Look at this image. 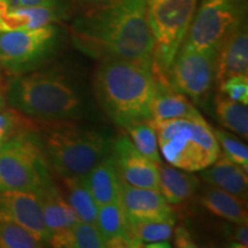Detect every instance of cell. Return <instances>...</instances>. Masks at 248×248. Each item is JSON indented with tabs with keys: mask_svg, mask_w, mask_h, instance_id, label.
I'll list each match as a JSON object with an SVG mask.
<instances>
[{
	"mask_svg": "<svg viewBox=\"0 0 248 248\" xmlns=\"http://www.w3.org/2000/svg\"><path fill=\"white\" fill-rule=\"evenodd\" d=\"M245 0H201L181 47L216 53L228 36L245 22Z\"/></svg>",
	"mask_w": 248,
	"mask_h": 248,
	"instance_id": "obj_7",
	"label": "cell"
},
{
	"mask_svg": "<svg viewBox=\"0 0 248 248\" xmlns=\"http://www.w3.org/2000/svg\"><path fill=\"white\" fill-rule=\"evenodd\" d=\"M95 225L106 240L107 247H136L121 202L99 206Z\"/></svg>",
	"mask_w": 248,
	"mask_h": 248,
	"instance_id": "obj_19",
	"label": "cell"
},
{
	"mask_svg": "<svg viewBox=\"0 0 248 248\" xmlns=\"http://www.w3.org/2000/svg\"><path fill=\"white\" fill-rule=\"evenodd\" d=\"M35 194L42 209L45 225L51 234L78 222L75 213L63 199L51 176L43 182Z\"/></svg>",
	"mask_w": 248,
	"mask_h": 248,
	"instance_id": "obj_17",
	"label": "cell"
},
{
	"mask_svg": "<svg viewBox=\"0 0 248 248\" xmlns=\"http://www.w3.org/2000/svg\"><path fill=\"white\" fill-rule=\"evenodd\" d=\"M11 7V4L7 1V0H0V32H4L6 30L5 22H4V16L6 12L8 11V8Z\"/></svg>",
	"mask_w": 248,
	"mask_h": 248,
	"instance_id": "obj_35",
	"label": "cell"
},
{
	"mask_svg": "<svg viewBox=\"0 0 248 248\" xmlns=\"http://www.w3.org/2000/svg\"><path fill=\"white\" fill-rule=\"evenodd\" d=\"M88 1L97 5V4H101V2H104V1H107V0H88Z\"/></svg>",
	"mask_w": 248,
	"mask_h": 248,
	"instance_id": "obj_37",
	"label": "cell"
},
{
	"mask_svg": "<svg viewBox=\"0 0 248 248\" xmlns=\"http://www.w3.org/2000/svg\"><path fill=\"white\" fill-rule=\"evenodd\" d=\"M5 108H7V101H6V97L0 92V111L4 110Z\"/></svg>",
	"mask_w": 248,
	"mask_h": 248,
	"instance_id": "obj_36",
	"label": "cell"
},
{
	"mask_svg": "<svg viewBox=\"0 0 248 248\" xmlns=\"http://www.w3.org/2000/svg\"><path fill=\"white\" fill-rule=\"evenodd\" d=\"M154 39V70L166 74L184 42L198 0H145Z\"/></svg>",
	"mask_w": 248,
	"mask_h": 248,
	"instance_id": "obj_6",
	"label": "cell"
},
{
	"mask_svg": "<svg viewBox=\"0 0 248 248\" xmlns=\"http://www.w3.org/2000/svg\"><path fill=\"white\" fill-rule=\"evenodd\" d=\"M200 202L214 215L222 217L233 224H247L246 201L210 185L200 195Z\"/></svg>",
	"mask_w": 248,
	"mask_h": 248,
	"instance_id": "obj_21",
	"label": "cell"
},
{
	"mask_svg": "<svg viewBox=\"0 0 248 248\" xmlns=\"http://www.w3.org/2000/svg\"><path fill=\"white\" fill-rule=\"evenodd\" d=\"M48 244L58 248H104L107 247L105 238L97 225L78 221L64 230L53 232Z\"/></svg>",
	"mask_w": 248,
	"mask_h": 248,
	"instance_id": "obj_23",
	"label": "cell"
},
{
	"mask_svg": "<svg viewBox=\"0 0 248 248\" xmlns=\"http://www.w3.org/2000/svg\"><path fill=\"white\" fill-rule=\"evenodd\" d=\"M160 192L170 204H179L193 195L200 185L198 176L170 164H159Z\"/></svg>",
	"mask_w": 248,
	"mask_h": 248,
	"instance_id": "obj_20",
	"label": "cell"
},
{
	"mask_svg": "<svg viewBox=\"0 0 248 248\" xmlns=\"http://www.w3.org/2000/svg\"><path fill=\"white\" fill-rule=\"evenodd\" d=\"M233 232L234 246L247 247L248 246V228L247 224H237Z\"/></svg>",
	"mask_w": 248,
	"mask_h": 248,
	"instance_id": "obj_33",
	"label": "cell"
},
{
	"mask_svg": "<svg viewBox=\"0 0 248 248\" xmlns=\"http://www.w3.org/2000/svg\"><path fill=\"white\" fill-rule=\"evenodd\" d=\"M121 203L129 225L175 221V213L160 190L136 187L123 182Z\"/></svg>",
	"mask_w": 248,
	"mask_h": 248,
	"instance_id": "obj_12",
	"label": "cell"
},
{
	"mask_svg": "<svg viewBox=\"0 0 248 248\" xmlns=\"http://www.w3.org/2000/svg\"><path fill=\"white\" fill-rule=\"evenodd\" d=\"M173 224H175V221L146 222L129 225L130 237L136 247H140L142 245L145 246L147 244L169 241L172 235Z\"/></svg>",
	"mask_w": 248,
	"mask_h": 248,
	"instance_id": "obj_29",
	"label": "cell"
},
{
	"mask_svg": "<svg viewBox=\"0 0 248 248\" xmlns=\"http://www.w3.org/2000/svg\"><path fill=\"white\" fill-rule=\"evenodd\" d=\"M7 1L9 2V4H12V2H13V0H7Z\"/></svg>",
	"mask_w": 248,
	"mask_h": 248,
	"instance_id": "obj_38",
	"label": "cell"
},
{
	"mask_svg": "<svg viewBox=\"0 0 248 248\" xmlns=\"http://www.w3.org/2000/svg\"><path fill=\"white\" fill-rule=\"evenodd\" d=\"M216 115L219 123L232 132L247 139L248 137V108L247 105L241 104L223 94L215 99Z\"/></svg>",
	"mask_w": 248,
	"mask_h": 248,
	"instance_id": "obj_25",
	"label": "cell"
},
{
	"mask_svg": "<svg viewBox=\"0 0 248 248\" xmlns=\"http://www.w3.org/2000/svg\"><path fill=\"white\" fill-rule=\"evenodd\" d=\"M125 130L128 131L133 145L141 154L157 164L162 162L159 145H157L156 132H155L152 121H140V122L130 124Z\"/></svg>",
	"mask_w": 248,
	"mask_h": 248,
	"instance_id": "obj_28",
	"label": "cell"
},
{
	"mask_svg": "<svg viewBox=\"0 0 248 248\" xmlns=\"http://www.w3.org/2000/svg\"><path fill=\"white\" fill-rule=\"evenodd\" d=\"M36 131L37 125L33 119L15 108H5L0 111V147L14 138Z\"/></svg>",
	"mask_w": 248,
	"mask_h": 248,
	"instance_id": "obj_26",
	"label": "cell"
},
{
	"mask_svg": "<svg viewBox=\"0 0 248 248\" xmlns=\"http://www.w3.org/2000/svg\"><path fill=\"white\" fill-rule=\"evenodd\" d=\"M82 178L98 206L121 202L124 181L111 154L93 167Z\"/></svg>",
	"mask_w": 248,
	"mask_h": 248,
	"instance_id": "obj_16",
	"label": "cell"
},
{
	"mask_svg": "<svg viewBox=\"0 0 248 248\" xmlns=\"http://www.w3.org/2000/svg\"><path fill=\"white\" fill-rule=\"evenodd\" d=\"M57 0H17L18 6H44L54 7Z\"/></svg>",
	"mask_w": 248,
	"mask_h": 248,
	"instance_id": "obj_34",
	"label": "cell"
},
{
	"mask_svg": "<svg viewBox=\"0 0 248 248\" xmlns=\"http://www.w3.org/2000/svg\"><path fill=\"white\" fill-rule=\"evenodd\" d=\"M175 244L177 247H197L195 245L193 238L190 234V232L186 230L183 226H179V228L176 229L175 231Z\"/></svg>",
	"mask_w": 248,
	"mask_h": 248,
	"instance_id": "obj_32",
	"label": "cell"
},
{
	"mask_svg": "<svg viewBox=\"0 0 248 248\" xmlns=\"http://www.w3.org/2000/svg\"><path fill=\"white\" fill-rule=\"evenodd\" d=\"M6 101L24 115L44 122L78 121L88 115L83 92L59 69L17 75L9 83Z\"/></svg>",
	"mask_w": 248,
	"mask_h": 248,
	"instance_id": "obj_3",
	"label": "cell"
},
{
	"mask_svg": "<svg viewBox=\"0 0 248 248\" xmlns=\"http://www.w3.org/2000/svg\"><path fill=\"white\" fill-rule=\"evenodd\" d=\"M216 140L219 145L221 154L232 162L240 166L245 171H248V148L247 145L237 137L225 132L224 130H213Z\"/></svg>",
	"mask_w": 248,
	"mask_h": 248,
	"instance_id": "obj_30",
	"label": "cell"
},
{
	"mask_svg": "<svg viewBox=\"0 0 248 248\" xmlns=\"http://www.w3.org/2000/svg\"><path fill=\"white\" fill-rule=\"evenodd\" d=\"M45 245L22 225L0 215V248H38Z\"/></svg>",
	"mask_w": 248,
	"mask_h": 248,
	"instance_id": "obj_27",
	"label": "cell"
},
{
	"mask_svg": "<svg viewBox=\"0 0 248 248\" xmlns=\"http://www.w3.org/2000/svg\"><path fill=\"white\" fill-rule=\"evenodd\" d=\"M219 91L230 100L248 104V76L237 75L222 80L219 83Z\"/></svg>",
	"mask_w": 248,
	"mask_h": 248,
	"instance_id": "obj_31",
	"label": "cell"
},
{
	"mask_svg": "<svg viewBox=\"0 0 248 248\" xmlns=\"http://www.w3.org/2000/svg\"><path fill=\"white\" fill-rule=\"evenodd\" d=\"M74 45L98 60H153L145 0H107L74 21Z\"/></svg>",
	"mask_w": 248,
	"mask_h": 248,
	"instance_id": "obj_1",
	"label": "cell"
},
{
	"mask_svg": "<svg viewBox=\"0 0 248 248\" xmlns=\"http://www.w3.org/2000/svg\"><path fill=\"white\" fill-rule=\"evenodd\" d=\"M48 176L47 161L32 133L14 138L0 147V191L35 193Z\"/></svg>",
	"mask_w": 248,
	"mask_h": 248,
	"instance_id": "obj_8",
	"label": "cell"
},
{
	"mask_svg": "<svg viewBox=\"0 0 248 248\" xmlns=\"http://www.w3.org/2000/svg\"><path fill=\"white\" fill-rule=\"evenodd\" d=\"M48 123L40 148L59 177H83L111 154L114 139L107 133L74 121Z\"/></svg>",
	"mask_w": 248,
	"mask_h": 248,
	"instance_id": "obj_4",
	"label": "cell"
},
{
	"mask_svg": "<svg viewBox=\"0 0 248 248\" xmlns=\"http://www.w3.org/2000/svg\"><path fill=\"white\" fill-rule=\"evenodd\" d=\"M0 80H1V70H0Z\"/></svg>",
	"mask_w": 248,
	"mask_h": 248,
	"instance_id": "obj_39",
	"label": "cell"
},
{
	"mask_svg": "<svg viewBox=\"0 0 248 248\" xmlns=\"http://www.w3.org/2000/svg\"><path fill=\"white\" fill-rule=\"evenodd\" d=\"M0 215L22 225L43 243L48 244L51 233L45 225L42 209L35 193L0 191Z\"/></svg>",
	"mask_w": 248,
	"mask_h": 248,
	"instance_id": "obj_13",
	"label": "cell"
},
{
	"mask_svg": "<svg viewBox=\"0 0 248 248\" xmlns=\"http://www.w3.org/2000/svg\"><path fill=\"white\" fill-rule=\"evenodd\" d=\"M201 178L209 185L221 188L243 201H247V171L221 154L215 162L200 171Z\"/></svg>",
	"mask_w": 248,
	"mask_h": 248,
	"instance_id": "obj_18",
	"label": "cell"
},
{
	"mask_svg": "<svg viewBox=\"0 0 248 248\" xmlns=\"http://www.w3.org/2000/svg\"><path fill=\"white\" fill-rule=\"evenodd\" d=\"M156 77L153 60H101L94 91L105 114L120 128L151 121Z\"/></svg>",
	"mask_w": 248,
	"mask_h": 248,
	"instance_id": "obj_2",
	"label": "cell"
},
{
	"mask_svg": "<svg viewBox=\"0 0 248 248\" xmlns=\"http://www.w3.org/2000/svg\"><path fill=\"white\" fill-rule=\"evenodd\" d=\"M215 59L216 53L181 47L171 67L162 75L173 89L200 104L213 88Z\"/></svg>",
	"mask_w": 248,
	"mask_h": 248,
	"instance_id": "obj_10",
	"label": "cell"
},
{
	"mask_svg": "<svg viewBox=\"0 0 248 248\" xmlns=\"http://www.w3.org/2000/svg\"><path fill=\"white\" fill-rule=\"evenodd\" d=\"M57 20L53 7L44 6H17L9 7L4 16L6 30L36 29Z\"/></svg>",
	"mask_w": 248,
	"mask_h": 248,
	"instance_id": "obj_24",
	"label": "cell"
},
{
	"mask_svg": "<svg viewBox=\"0 0 248 248\" xmlns=\"http://www.w3.org/2000/svg\"><path fill=\"white\" fill-rule=\"evenodd\" d=\"M155 77H156V85L151 104V121L203 119L199 110L188 100V98L169 85L162 74L155 71Z\"/></svg>",
	"mask_w": 248,
	"mask_h": 248,
	"instance_id": "obj_15",
	"label": "cell"
},
{
	"mask_svg": "<svg viewBox=\"0 0 248 248\" xmlns=\"http://www.w3.org/2000/svg\"><path fill=\"white\" fill-rule=\"evenodd\" d=\"M157 145L170 166L185 171H201L221 155L213 129L204 119L152 121Z\"/></svg>",
	"mask_w": 248,
	"mask_h": 248,
	"instance_id": "obj_5",
	"label": "cell"
},
{
	"mask_svg": "<svg viewBox=\"0 0 248 248\" xmlns=\"http://www.w3.org/2000/svg\"><path fill=\"white\" fill-rule=\"evenodd\" d=\"M248 74V33L243 22L228 36L216 52L215 79L219 83L231 76Z\"/></svg>",
	"mask_w": 248,
	"mask_h": 248,
	"instance_id": "obj_14",
	"label": "cell"
},
{
	"mask_svg": "<svg viewBox=\"0 0 248 248\" xmlns=\"http://www.w3.org/2000/svg\"><path fill=\"white\" fill-rule=\"evenodd\" d=\"M111 155L124 182L136 187L160 190L159 164L141 154L128 136L114 139Z\"/></svg>",
	"mask_w": 248,
	"mask_h": 248,
	"instance_id": "obj_11",
	"label": "cell"
},
{
	"mask_svg": "<svg viewBox=\"0 0 248 248\" xmlns=\"http://www.w3.org/2000/svg\"><path fill=\"white\" fill-rule=\"evenodd\" d=\"M57 32L51 24L0 32V66L14 75L35 70L53 51Z\"/></svg>",
	"mask_w": 248,
	"mask_h": 248,
	"instance_id": "obj_9",
	"label": "cell"
},
{
	"mask_svg": "<svg viewBox=\"0 0 248 248\" xmlns=\"http://www.w3.org/2000/svg\"><path fill=\"white\" fill-rule=\"evenodd\" d=\"M59 191L75 213L78 221L95 224L99 206L86 187L82 177H60Z\"/></svg>",
	"mask_w": 248,
	"mask_h": 248,
	"instance_id": "obj_22",
	"label": "cell"
}]
</instances>
